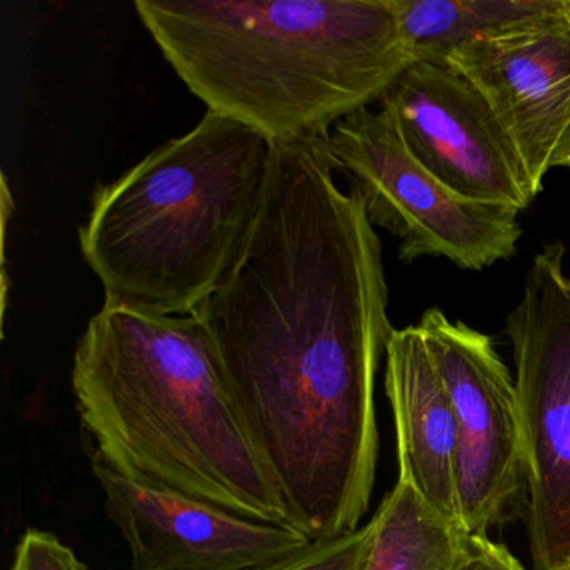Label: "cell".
<instances>
[{
	"mask_svg": "<svg viewBox=\"0 0 570 570\" xmlns=\"http://www.w3.org/2000/svg\"><path fill=\"white\" fill-rule=\"evenodd\" d=\"M322 158L273 163L252 235L193 315L208 330L289 522L360 529L379 462L375 385L393 326L382 242Z\"/></svg>",
	"mask_w": 570,
	"mask_h": 570,
	"instance_id": "obj_1",
	"label": "cell"
},
{
	"mask_svg": "<svg viewBox=\"0 0 570 570\" xmlns=\"http://www.w3.org/2000/svg\"><path fill=\"white\" fill-rule=\"evenodd\" d=\"M71 382L95 455L116 472L293 527L198 316L105 302L79 340Z\"/></svg>",
	"mask_w": 570,
	"mask_h": 570,
	"instance_id": "obj_2",
	"label": "cell"
},
{
	"mask_svg": "<svg viewBox=\"0 0 570 570\" xmlns=\"http://www.w3.org/2000/svg\"><path fill=\"white\" fill-rule=\"evenodd\" d=\"M135 9L208 111L273 142L325 138L413 65L393 0H136Z\"/></svg>",
	"mask_w": 570,
	"mask_h": 570,
	"instance_id": "obj_3",
	"label": "cell"
},
{
	"mask_svg": "<svg viewBox=\"0 0 570 570\" xmlns=\"http://www.w3.org/2000/svg\"><path fill=\"white\" fill-rule=\"evenodd\" d=\"M273 141L206 111L109 185L79 242L106 303L193 315L225 282L258 219Z\"/></svg>",
	"mask_w": 570,
	"mask_h": 570,
	"instance_id": "obj_4",
	"label": "cell"
},
{
	"mask_svg": "<svg viewBox=\"0 0 570 570\" xmlns=\"http://www.w3.org/2000/svg\"><path fill=\"white\" fill-rule=\"evenodd\" d=\"M566 246L537 253L505 320L515 362L533 570L570 557V276Z\"/></svg>",
	"mask_w": 570,
	"mask_h": 570,
	"instance_id": "obj_5",
	"label": "cell"
},
{
	"mask_svg": "<svg viewBox=\"0 0 570 570\" xmlns=\"http://www.w3.org/2000/svg\"><path fill=\"white\" fill-rule=\"evenodd\" d=\"M323 141L362 193L370 223L399 239L402 262L440 256L480 272L515 253L520 212L463 198L443 185L413 158L385 109L346 116Z\"/></svg>",
	"mask_w": 570,
	"mask_h": 570,
	"instance_id": "obj_6",
	"label": "cell"
},
{
	"mask_svg": "<svg viewBox=\"0 0 570 570\" xmlns=\"http://www.w3.org/2000/svg\"><path fill=\"white\" fill-rule=\"evenodd\" d=\"M416 326L455 412L463 527L489 537L525 487L515 380L489 335L442 309H426Z\"/></svg>",
	"mask_w": 570,
	"mask_h": 570,
	"instance_id": "obj_7",
	"label": "cell"
},
{
	"mask_svg": "<svg viewBox=\"0 0 570 570\" xmlns=\"http://www.w3.org/2000/svg\"><path fill=\"white\" fill-rule=\"evenodd\" d=\"M413 158L456 195L523 212L537 191L482 92L449 66L415 62L380 101Z\"/></svg>",
	"mask_w": 570,
	"mask_h": 570,
	"instance_id": "obj_8",
	"label": "cell"
},
{
	"mask_svg": "<svg viewBox=\"0 0 570 570\" xmlns=\"http://www.w3.org/2000/svg\"><path fill=\"white\" fill-rule=\"evenodd\" d=\"M105 509L131 553L132 570H246L295 552L308 537L185 493L129 479L92 456Z\"/></svg>",
	"mask_w": 570,
	"mask_h": 570,
	"instance_id": "obj_9",
	"label": "cell"
},
{
	"mask_svg": "<svg viewBox=\"0 0 570 570\" xmlns=\"http://www.w3.org/2000/svg\"><path fill=\"white\" fill-rule=\"evenodd\" d=\"M445 66L492 106L539 195L570 126V0L537 21L463 46Z\"/></svg>",
	"mask_w": 570,
	"mask_h": 570,
	"instance_id": "obj_10",
	"label": "cell"
},
{
	"mask_svg": "<svg viewBox=\"0 0 570 570\" xmlns=\"http://www.w3.org/2000/svg\"><path fill=\"white\" fill-rule=\"evenodd\" d=\"M385 360L399 480L410 483L440 515L465 529L459 499L455 412L419 326L393 330Z\"/></svg>",
	"mask_w": 570,
	"mask_h": 570,
	"instance_id": "obj_11",
	"label": "cell"
},
{
	"mask_svg": "<svg viewBox=\"0 0 570 570\" xmlns=\"http://www.w3.org/2000/svg\"><path fill=\"white\" fill-rule=\"evenodd\" d=\"M562 4L563 0H393L413 65L440 66L463 46L537 21Z\"/></svg>",
	"mask_w": 570,
	"mask_h": 570,
	"instance_id": "obj_12",
	"label": "cell"
},
{
	"mask_svg": "<svg viewBox=\"0 0 570 570\" xmlns=\"http://www.w3.org/2000/svg\"><path fill=\"white\" fill-rule=\"evenodd\" d=\"M370 522L373 533L362 570H460L469 553L470 533L402 480Z\"/></svg>",
	"mask_w": 570,
	"mask_h": 570,
	"instance_id": "obj_13",
	"label": "cell"
},
{
	"mask_svg": "<svg viewBox=\"0 0 570 570\" xmlns=\"http://www.w3.org/2000/svg\"><path fill=\"white\" fill-rule=\"evenodd\" d=\"M372 533L368 522L345 535L309 540L295 552L246 570H362Z\"/></svg>",
	"mask_w": 570,
	"mask_h": 570,
	"instance_id": "obj_14",
	"label": "cell"
},
{
	"mask_svg": "<svg viewBox=\"0 0 570 570\" xmlns=\"http://www.w3.org/2000/svg\"><path fill=\"white\" fill-rule=\"evenodd\" d=\"M11 570H88L55 533L28 530L19 540Z\"/></svg>",
	"mask_w": 570,
	"mask_h": 570,
	"instance_id": "obj_15",
	"label": "cell"
},
{
	"mask_svg": "<svg viewBox=\"0 0 570 570\" xmlns=\"http://www.w3.org/2000/svg\"><path fill=\"white\" fill-rule=\"evenodd\" d=\"M460 570H529L503 543L470 535L469 553Z\"/></svg>",
	"mask_w": 570,
	"mask_h": 570,
	"instance_id": "obj_16",
	"label": "cell"
},
{
	"mask_svg": "<svg viewBox=\"0 0 570 570\" xmlns=\"http://www.w3.org/2000/svg\"><path fill=\"white\" fill-rule=\"evenodd\" d=\"M559 166L570 168V126L557 145L556 155H553L552 168H559Z\"/></svg>",
	"mask_w": 570,
	"mask_h": 570,
	"instance_id": "obj_17",
	"label": "cell"
},
{
	"mask_svg": "<svg viewBox=\"0 0 570 570\" xmlns=\"http://www.w3.org/2000/svg\"><path fill=\"white\" fill-rule=\"evenodd\" d=\"M560 570H570V557L566 560V562H563V566L560 567Z\"/></svg>",
	"mask_w": 570,
	"mask_h": 570,
	"instance_id": "obj_18",
	"label": "cell"
}]
</instances>
